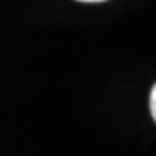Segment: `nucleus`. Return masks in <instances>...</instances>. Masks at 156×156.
Instances as JSON below:
<instances>
[{
	"instance_id": "nucleus-2",
	"label": "nucleus",
	"mask_w": 156,
	"mask_h": 156,
	"mask_svg": "<svg viewBox=\"0 0 156 156\" xmlns=\"http://www.w3.org/2000/svg\"><path fill=\"white\" fill-rule=\"evenodd\" d=\"M78 2H86V3H99V2H107V0H78Z\"/></svg>"
},
{
	"instance_id": "nucleus-1",
	"label": "nucleus",
	"mask_w": 156,
	"mask_h": 156,
	"mask_svg": "<svg viewBox=\"0 0 156 156\" xmlns=\"http://www.w3.org/2000/svg\"><path fill=\"white\" fill-rule=\"evenodd\" d=\"M150 112H151V116L156 119V86L151 88V93H150Z\"/></svg>"
}]
</instances>
